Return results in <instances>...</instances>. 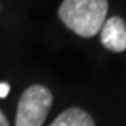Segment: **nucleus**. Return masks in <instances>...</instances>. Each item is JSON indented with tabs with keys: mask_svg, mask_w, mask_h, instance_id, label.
<instances>
[{
	"mask_svg": "<svg viewBox=\"0 0 126 126\" xmlns=\"http://www.w3.org/2000/svg\"><path fill=\"white\" fill-rule=\"evenodd\" d=\"M58 14L70 31L84 38H91L106 20L108 0H64Z\"/></svg>",
	"mask_w": 126,
	"mask_h": 126,
	"instance_id": "f257e3e1",
	"label": "nucleus"
},
{
	"mask_svg": "<svg viewBox=\"0 0 126 126\" xmlns=\"http://www.w3.org/2000/svg\"><path fill=\"white\" fill-rule=\"evenodd\" d=\"M50 90L43 85H32L23 91L15 115V126H43L52 108Z\"/></svg>",
	"mask_w": 126,
	"mask_h": 126,
	"instance_id": "f03ea898",
	"label": "nucleus"
},
{
	"mask_svg": "<svg viewBox=\"0 0 126 126\" xmlns=\"http://www.w3.org/2000/svg\"><path fill=\"white\" fill-rule=\"evenodd\" d=\"M100 41L111 52L126 50V24L120 17L106 18L100 29Z\"/></svg>",
	"mask_w": 126,
	"mask_h": 126,
	"instance_id": "7ed1b4c3",
	"label": "nucleus"
},
{
	"mask_svg": "<svg viewBox=\"0 0 126 126\" xmlns=\"http://www.w3.org/2000/svg\"><path fill=\"white\" fill-rule=\"evenodd\" d=\"M50 126H96L91 115L80 108H68L59 114Z\"/></svg>",
	"mask_w": 126,
	"mask_h": 126,
	"instance_id": "20e7f679",
	"label": "nucleus"
},
{
	"mask_svg": "<svg viewBox=\"0 0 126 126\" xmlns=\"http://www.w3.org/2000/svg\"><path fill=\"white\" fill-rule=\"evenodd\" d=\"M9 90H11V87L8 82H0V99H5L8 96V93H9Z\"/></svg>",
	"mask_w": 126,
	"mask_h": 126,
	"instance_id": "39448f33",
	"label": "nucleus"
},
{
	"mask_svg": "<svg viewBox=\"0 0 126 126\" xmlns=\"http://www.w3.org/2000/svg\"><path fill=\"white\" fill-rule=\"evenodd\" d=\"M0 126H9V123H8V119L5 117V114L2 112V110H0Z\"/></svg>",
	"mask_w": 126,
	"mask_h": 126,
	"instance_id": "423d86ee",
	"label": "nucleus"
}]
</instances>
